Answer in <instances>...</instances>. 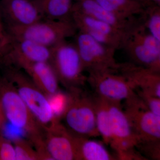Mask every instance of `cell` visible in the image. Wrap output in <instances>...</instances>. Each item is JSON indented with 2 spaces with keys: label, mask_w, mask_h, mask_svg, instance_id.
<instances>
[{
  "label": "cell",
  "mask_w": 160,
  "mask_h": 160,
  "mask_svg": "<svg viewBox=\"0 0 160 160\" xmlns=\"http://www.w3.org/2000/svg\"><path fill=\"white\" fill-rule=\"evenodd\" d=\"M0 103L7 122L24 130L37 151L44 149L45 130L5 76L0 77Z\"/></svg>",
  "instance_id": "1"
},
{
  "label": "cell",
  "mask_w": 160,
  "mask_h": 160,
  "mask_svg": "<svg viewBox=\"0 0 160 160\" xmlns=\"http://www.w3.org/2000/svg\"><path fill=\"white\" fill-rule=\"evenodd\" d=\"M4 66V76L14 85L20 97L43 129L59 121L55 117L47 96L25 72L16 66Z\"/></svg>",
  "instance_id": "2"
},
{
  "label": "cell",
  "mask_w": 160,
  "mask_h": 160,
  "mask_svg": "<svg viewBox=\"0 0 160 160\" xmlns=\"http://www.w3.org/2000/svg\"><path fill=\"white\" fill-rule=\"evenodd\" d=\"M68 105L62 118L72 134L85 137L99 136L96 125L94 97L80 87L71 88Z\"/></svg>",
  "instance_id": "3"
},
{
  "label": "cell",
  "mask_w": 160,
  "mask_h": 160,
  "mask_svg": "<svg viewBox=\"0 0 160 160\" xmlns=\"http://www.w3.org/2000/svg\"><path fill=\"white\" fill-rule=\"evenodd\" d=\"M10 38L32 41L43 46L52 47L63 42L70 34L71 26L66 21L43 19L24 27L6 28Z\"/></svg>",
  "instance_id": "4"
},
{
  "label": "cell",
  "mask_w": 160,
  "mask_h": 160,
  "mask_svg": "<svg viewBox=\"0 0 160 160\" xmlns=\"http://www.w3.org/2000/svg\"><path fill=\"white\" fill-rule=\"evenodd\" d=\"M113 140L110 146L121 160H144L136 150L137 140L121 103L106 101Z\"/></svg>",
  "instance_id": "5"
},
{
  "label": "cell",
  "mask_w": 160,
  "mask_h": 160,
  "mask_svg": "<svg viewBox=\"0 0 160 160\" xmlns=\"http://www.w3.org/2000/svg\"><path fill=\"white\" fill-rule=\"evenodd\" d=\"M49 62L59 82L68 89L80 87L84 82L82 63L76 48L62 42L51 47Z\"/></svg>",
  "instance_id": "6"
},
{
  "label": "cell",
  "mask_w": 160,
  "mask_h": 160,
  "mask_svg": "<svg viewBox=\"0 0 160 160\" xmlns=\"http://www.w3.org/2000/svg\"><path fill=\"white\" fill-rule=\"evenodd\" d=\"M124 110L137 140L160 142V118L149 111L138 96L125 101Z\"/></svg>",
  "instance_id": "7"
},
{
  "label": "cell",
  "mask_w": 160,
  "mask_h": 160,
  "mask_svg": "<svg viewBox=\"0 0 160 160\" xmlns=\"http://www.w3.org/2000/svg\"><path fill=\"white\" fill-rule=\"evenodd\" d=\"M0 13L5 29L29 26L44 19L33 0H1Z\"/></svg>",
  "instance_id": "8"
},
{
  "label": "cell",
  "mask_w": 160,
  "mask_h": 160,
  "mask_svg": "<svg viewBox=\"0 0 160 160\" xmlns=\"http://www.w3.org/2000/svg\"><path fill=\"white\" fill-rule=\"evenodd\" d=\"M11 40L9 49L1 59V65L17 66L23 63L49 62L51 47L29 40L12 38Z\"/></svg>",
  "instance_id": "9"
},
{
  "label": "cell",
  "mask_w": 160,
  "mask_h": 160,
  "mask_svg": "<svg viewBox=\"0 0 160 160\" xmlns=\"http://www.w3.org/2000/svg\"><path fill=\"white\" fill-rule=\"evenodd\" d=\"M44 130L46 151L52 160H76L73 134L66 126L58 121Z\"/></svg>",
  "instance_id": "10"
},
{
  "label": "cell",
  "mask_w": 160,
  "mask_h": 160,
  "mask_svg": "<svg viewBox=\"0 0 160 160\" xmlns=\"http://www.w3.org/2000/svg\"><path fill=\"white\" fill-rule=\"evenodd\" d=\"M92 84L96 95L106 101L121 103L138 96L129 82L117 77L97 75Z\"/></svg>",
  "instance_id": "11"
},
{
  "label": "cell",
  "mask_w": 160,
  "mask_h": 160,
  "mask_svg": "<svg viewBox=\"0 0 160 160\" xmlns=\"http://www.w3.org/2000/svg\"><path fill=\"white\" fill-rule=\"evenodd\" d=\"M16 67L25 72L47 96L59 91L58 79L49 62L23 63Z\"/></svg>",
  "instance_id": "12"
},
{
  "label": "cell",
  "mask_w": 160,
  "mask_h": 160,
  "mask_svg": "<svg viewBox=\"0 0 160 160\" xmlns=\"http://www.w3.org/2000/svg\"><path fill=\"white\" fill-rule=\"evenodd\" d=\"M75 148L76 160H113L103 144L88 138L73 134Z\"/></svg>",
  "instance_id": "13"
},
{
  "label": "cell",
  "mask_w": 160,
  "mask_h": 160,
  "mask_svg": "<svg viewBox=\"0 0 160 160\" xmlns=\"http://www.w3.org/2000/svg\"><path fill=\"white\" fill-rule=\"evenodd\" d=\"M77 49L83 66H90L98 62L104 55V48L88 33L78 36Z\"/></svg>",
  "instance_id": "14"
},
{
  "label": "cell",
  "mask_w": 160,
  "mask_h": 160,
  "mask_svg": "<svg viewBox=\"0 0 160 160\" xmlns=\"http://www.w3.org/2000/svg\"><path fill=\"white\" fill-rule=\"evenodd\" d=\"M44 19L65 21L72 9V0H33Z\"/></svg>",
  "instance_id": "15"
},
{
  "label": "cell",
  "mask_w": 160,
  "mask_h": 160,
  "mask_svg": "<svg viewBox=\"0 0 160 160\" xmlns=\"http://www.w3.org/2000/svg\"><path fill=\"white\" fill-rule=\"evenodd\" d=\"M94 98L97 128L104 142L110 146L113 136L107 102L97 95L94 96Z\"/></svg>",
  "instance_id": "16"
},
{
  "label": "cell",
  "mask_w": 160,
  "mask_h": 160,
  "mask_svg": "<svg viewBox=\"0 0 160 160\" xmlns=\"http://www.w3.org/2000/svg\"><path fill=\"white\" fill-rule=\"evenodd\" d=\"M79 6L86 13L91 14L95 18L103 21L109 25H113L116 21L112 12L104 9L95 0H81Z\"/></svg>",
  "instance_id": "17"
},
{
  "label": "cell",
  "mask_w": 160,
  "mask_h": 160,
  "mask_svg": "<svg viewBox=\"0 0 160 160\" xmlns=\"http://www.w3.org/2000/svg\"><path fill=\"white\" fill-rule=\"evenodd\" d=\"M15 150L16 160H38L39 155L29 141L20 139L13 142Z\"/></svg>",
  "instance_id": "18"
},
{
  "label": "cell",
  "mask_w": 160,
  "mask_h": 160,
  "mask_svg": "<svg viewBox=\"0 0 160 160\" xmlns=\"http://www.w3.org/2000/svg\"><path fill=\"white\" fill-rule=\"evenodd\" d=\"M55 117L58 120L62 118L68 105V94L58 91L47 96Z\"/></svg>",
  "instance_id": "19"
},
{
  "label": "cell",
  "mask_w": 160,
  "mask_h": 160,
  "mask_svg": "<svg viewBox=\"0 0 160 160\" xmlns=\"http://www.w3.org/2000/svg\"><path fill=\"white\" fill-rule=\"evenodd\" d=\"M75 15V18L78 22L85 25L92 30L100 32L106 35L109 34L111 32L110 25L103 21L89 16L82 17L78 13H76Z\"/></svg>",
  "instance_id": "20"
},
{
  "label": "cell",
  "mask_w": 160,
  "mask_h": 160,
  "mask_svg": "<svg viewBox=\"0 0 160 160\" xmlns=\"http://www.w3.org/2000/svg\"><path fill=\"white\" fill-rule=\"evenodd\" d=\"M135 90L149 111L156 116L160 118V98L139 89H136Z\"/></svg>",
  "instance_id": "21"
},
{
  "label": "cell",
  "mask_w": 160,
  "mask_h": 160,
  "mask_svg": "<svg viewBox=\"0 0 160 160\" xmlns=\"http://www.w3.org/2000/svg\"><path fill=\"white\" fill-rule=\"evenodd\" d=\"M0 130L2 133L1 134L2 135L13 142L20 139L27 138V135L24 130L16 127L7 121Z\"/></svg>",
  "instance_id": "22"
},
{
  "label": "cell",
  "mask_w": 160,
  "mask_h": 160,
  "mask_svg": "<svg viewBox=\"0 0 160 160\" xmlns=\"http://www.w3.org/2000/svg\"><path fill=\"white\" fill-rule=\"evenodd\" d=\"M135 53L138 59L141 63L149 66H153L157 63L159 58L153 54L142 45L138 46L135 50Z\"/></svg>",
  "instance_id": "23"
},
{
  "label": "cell",
  "mask_w": 160,
  "mask_h": 160,
  "mask_svg": "<svg viewBox=\"0 0 160 160\" xmlns=\"http://www.w3.org/2000/svg\"><path fill=\"white\" fill-rule=\"evenodd\" d=\"M0 160H16L15 150L11 141L0 134Z\"/></svg>",
  "instance_id": "24"
},
{
  "label": "cell",
  "mask_w": 160,
  "mask_h": 160,
  "mask_svg": "<svg viewBox=\"0 0 160 160\" xmlns=\"http://www.w3.org/2000/svg\"><path fill=\"white\" fill-rule=\"evenodd\" d=\"M104 9L112 12L125 5L127 0H95Z\"/></svg>",
  "instance_id": "25"
},
{
  "label": "cell",
  "mask_w": 160,
  "mask_h": 160,
  "mask_svg": "<svg viewBox=\"0 0 160 160\" xmlns=\"http://www.w3.org/2000/svg\"><path fill=\"white\" fill-rule=\"evenodd\" d=\"M142 45L153 54L160 58V41L152 36H148L145 38Z\"/></svg>",
  "instance_id": "26"
},
{
  "label": "cell",
  "mask_w": 160,
  "mask_h": 160,
  "mask_svg": "<svg viewBox=\"0 0 160 160\" xmlns=\"http://www.w3.org/2000/svg\"><path fill=\"white\" fill-rule=\"evenodd\" d=\"M149 28L151 35L160 41V16L157 15L152 17L149 22Z\"/></svg>",
  "instance_id": "27"
},
{
  "label": "cell",
  "mask_w": 160,
  "mask_h": 160,
  "mask_svg": "<svg viewBox=\"0 0 160 160\" xmlns=\"http://www.w3.org/2000/svg\"><path fill=\"white\" fill-rule=\"evenodd\" d=\"M10 37H5L0 34V58H2L6 54L9 49L11 42Z\"/></svg>",
  "instance_id": "28"
},
{
  "label": "cell",
  "mask_w": 160,
  "mask_h": 160,
  "mask_svg": "<svg viewBox=\"0 0 160 160\" xmlns=\"http://www.w3.org/2000/svg\"><path fill=\"white\" fill-rule=\"evenodd\" d=\"M89 34L96 41L100 43L105 42L106 41V35L100 32L96 31L94 30H89Z\"/></svg>",
  "instance_id": "29"
},
{
  "label": "cell",
  "mask_w": 160,
  "mask_h": 160,
  "mask_svg": "<svg viewBox=\"0 0 160 160\" xmlns=\"http://www.w3.org/2000/svg\"><path fill=\"white\" fill-rule=\"evenodd\" d=\"M6 122H7V120H6L2 108V106L0 103V129H2V127H3Z\"/></svg>",
  "instance_id": "30"
},
{
  "label": "cell",
  "mask_w": 160,
  "mask_h": 160,
  "mask_svg": "<svg viewBox=\"0 0 160 160\" xmlns=\"http://www.w3.org/2000/svg\"><path fill=\"white\" fill-rule=\"evenodd\" d=\"M0 34L5 37L9 36V35L6 32V29H5L4 23L2 20L1 13H0Z\"/></svg>",
  "instance_id": "31"
},
{
  "label": "cell",
  "mask_w": 160,
  "mask_h": 160,
  "mask_svg": "<svg viewBox=\"0 0 160 160\" xmlns=\"http://www.w3.org/2000/svg\"><path fill=\"white\" fill-rule=\"evenodd\" d=\"M1 58H0V65H1Z\"/></svg>",
  "instance_id": "32"
},
{
  "label": "cell",
  "mask_w": 160,
  "mask_h": 160,
  "mask_svg": "<svg viewBox=\"0 0 160 160\" xmlns=\"http://www.w3.org/2000/svg\"><path fill=\"white\" fill-rule=\"evenodd\" d=\"M155 1H160V0H155Z\"/></svg>",
  "instance_id": "33"
}]
</instances>
